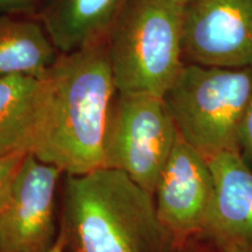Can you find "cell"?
Returning <instances> with one entry per match:
<instances>
[{
  "label": "cell",
  "instance_id": "cell-15",
  "mask_svg": "<svg viewBox=\"0 0 252 252\" xmlns=\"http://www.w3.org/2000/svg\"><path fill=\"white\" fill-rule=\"evenodd\" d=\"M239 153L244 160L252 167V100L248 110L243 130H242L241 143H239Z\"/></svg>",
  "mask_w": 252,
  "mask_h": 252
},
{
  "label": "cell",
  "instance_id": "cell-11",
  "mask_svg": "<svg viewBox=\"0 0 252 252\" xmlns=\"http://www.w3.org/2000/svg\"><path fill=\"white\" fill-rule=\"evenodd\" d=\"M60 55L39 19L0 14V77L42 80Z\"/></svg>",
  "mask_w": 252,
  "mask_h": 252
},
{
  "label": "cell",
  "instance_id": "cell-5",
  "mask_svg": "<svg viewBox=\"0 0 252 252\" xmlns=\"http://www.w3.org/2000/svg\"><path fill=\"white\" fill-rule=\"evenodd\" d=\"M178 137L162 98L116 91L104 139V167L125 173L154 196Z\"/></svg>",
  "mask_w": 252,
  "mask_h": 252
},
{
  "label": "cell",
  "instance_id": "cell-2",
  "mask_svg": "<svg viewBox=\"0 0 252 252\" xmlns=\"http://www.w3.org/2000/svg\"><path fill=\"white\" fill-rule=\"evenodd\" d=\"M62 226L74 252H160L167 236L153 195L106 167L68 175Z\"/></svg>",
  "mask_w": 252,
  "mask_h": 252
},
{
  "label": "cell",
  "instance_id": "cell-3",
  "mask_svg": "<svg viewBox=\"0 0 252 252\" xmlns=\"http://www.w3.org/2000/svg\"><path fill=\"white\" fill-rule=\"evenodd\" d=\"M184 5L126 0L104 37L116 90L162 98L185 65Z\"/></svg>",
  "mask_w": 252,
  "mask_h": 252
},
{
  "label": "cell",
  "instance_id": "cell-18",
  "mask_svg": "<svg viewBox=\"0 0 252 252\" xmlns=\"http://www.w3.org/2000/svg\"><path fill=\"white\" fill-rule=\"evenodd\" d=\"M173 1L179 2V4H181V5H185V4H187L189 0H173Z\"/></svg>",
  "mask_w": 252,
  "mask_h": 252
},
{
  "label": "cell",
  "instance_id": "cell-1",
  "mask_svg": "<svg viewBox=\"0 0 252 252\" xmlns=\"http://www.w3.org/2000/svg\"><path fill=\"white\" fill-rule=\"evenodd\" d=\"M33 153L68 175L104 167V139L116 86L104 40L61 54L42 78Z\"/></svg>",
  "mask_w": 252,
  "mask_h": 252
},
{
  "label": "cell",
  "instance_id": "cell-14",
  "mask_svg": "<svg viewBox=\"0 0 252 252\" xmlns=\"http://www.w3.org/2000/svg\"><path fill=\"white\" fill-rule=\"evenodd\" d=\"M46 0H0V14L32 15L40 11Z\"/></svg>",
  "mask_w": 252,
  "mask_h": 252
},
{
  "label": "cell",
  "instance_id": "cell-13",
  "mask_svg": "<svg viewBox=\"0 0 252 252\" xmlns=\"http://www.w3.org/2000/svg\"><path fill=\"white\" fill-rule=\"evenodd\" d=\"M30 152H18L0 158V214L9 202L17 175Z\"/></svg>",
  "mask_w": 252,
  "mask_h": 252
},
{
  "label": "cell",
  "instance_id": "cell-6",
  "mask_svg": "<svg viewBox=\"0 0 252 252\" xmlns=\"http://www.w3.org/2000/svg\"><path fill=\"white\" fill-rule=\"evenodd\" d=\"M182 46L186 63L252 67V0H189Z\"/></svg>",
  "mask_w": 252,
  "mask_h": 252
},
{
  "label": "cell",
  "instance_id": "cell-10",
  "mask_svg": "<svg viewBox=\"0 0 252 252\" xmlns=\"http://www.w3.org/2000/svg\"><path fill=\"white\" fill-rule=\"evenodd\" d=\"M126 0H46L37 17L61 54L104 40Z\"/></svg>",
  "mask_w": 252,
  "mask_h": 252
},
{
  "label": "cell",
  "instance_id": "cell-9",
  "mask_svg": "<svg viewBox=\"0 0 252 252\" xmlns=\"http://www.w3.org/2000/svg\"><path fill=\"white\" fill-rule=\"evenodd\" d=\"M207 160L215 193L204 234L219 245L252 247V167L239 152H222Z\"/></svg>",
  "mask_w": 252,
  "mask_h": 252
},
{
  "label": "cell",
  "instance_id": "cell-8",
  "mask_svg": "<svg viewBox=\"0 0 252 252\" xmlns=\"http://www.w3.org/2000/svg\"><path fill=\"white\" fill-rule=\"evenodd\" d=\"M61 171L27 153L0 214V252H47L55 242V191Z\"/></svg>",
  "mask_w": 252,
  "mask_h": 252
},
{
  "label": "cell",
  "instance_id": "cell-7",
  "mask_svg": "<svg viewBox=\"0 0 252 252\" xmlns=\"http://www.w3.org/2000/svg\"><path fill=\"white\" fill-rule=\"evenodd\" d=\"M214 193L207 158L179 134L154 191L157 215L166 234L185 239L206 231Z\"/></svg>",
  "mask_w": 252,
  "mask_h": 252
},
{
  "label": "cell",
  "instance_id": "cell-12",
  "mask_svg": "<svg viewBox=\"0 0 252 252\" xmlns=\"http://www.w3.org/2000/svg\"><path fill=\"white\" fill-rule=\"evenodd\" d=\"M42 80L0 77V158L32 152L42 110Z\"/></svg>",
  "mask_w": 252,
  "mask_h": 252
},
{
  "label": "cell",
  "instance_id": "cell-4",
  "mask_svg": "<svg viewBox=\"0 0 252 252\" xmlns=\"http://www.w3.org/2000/svg\"><path fill=\"white\" fill-rule=\"evenodd\" d=\"M162 99L180 137L204 157L239 152L252 100V67L185 63Z\"/></svg>",
  "mask_w": 252,
  "mask_h": 252
},
{
  "label": "cell",
  "instance_id": "cell-16",
  "mask_svg": "<svg viewBox=\"0 0 252 252\" xmlns=\"http://www.w3.org/2000/svg\"><path fill=\"white\" fill-rule=\"evenodd\" d=\"M67 245V234H65L64 229H63V226L61 225L59 235L56 236L55 238V242L47 252H64V249Z\"/></svg>",
  "mask_w": 252,
  "mask_h": 252
},
{
  "label": "cell",
  "instance_id": "cell-17",
  "mask_svg": "<svg viewBox=\"0 0 252 252\" xmlns=\"http://www.w3.org/2000/svg\"><path fill=\"white\" fill-rule=\"evenodd\" d=\"M220 248L222 252H252V247L241 244H220Z\"/></svg>",
  "mask_w": 252,
  "mask_h": 252
}]
</instances>
